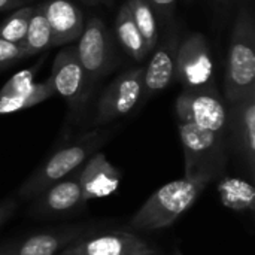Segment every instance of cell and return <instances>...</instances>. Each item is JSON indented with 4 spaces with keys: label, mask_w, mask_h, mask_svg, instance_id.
I'll use <instances>...</instances> for the list:
<instances>
[{
    "label": "cell",
    "mask_w": 255,
    "mask_h": 255,
    "mask_svg": "<svg viewBox=\"0 0 255 255\" xmlns=\"http://www.w3.org/2000/svg\"><path fill=\"white\" fill-rule=\"evenodd\" d=\"M206 179L181 178L170 181L152 193L130 220V226L140 232H157L175 224L199 200L209 185Z\"/></svg>",
    "instance_id": "obj_1"
},
{
    "label": "cell",
    "mask_w": 255,
    "mask_h": 255,
    "mask_svg": "<svg viewBox=\"0 0 255 255\" xmlns=\"http://www.w3.org/2000/svg\"><path fill=\"white\" fill-rule=\"evenodd\" d=\"M255 93V27L251 6L239 9L227 52L224 99L229 105Z\"/></svg>",
    "instance_id": "obj_2"
},
{
    "label": "cell",
    "mask_w": 255,
    "mask_h": 255,
    "mask_svg": "<svg viewBox=\"0 0 255 255\" xmlns=\"http://www.w3.org/2000/svg\"><path fill=\"white\" fill-rule=\"evenodd\" d=\"M111 134V130L96 128L79 136L72 143L60 148L51 157H48L31 173L30 178L24 181L18 196L24 200L34 199L48 187L67 178L78 170L94 152H97V149L109 140Z\"/></svg>",
    "instance_id": "obj_3"
},
{
    "label": "cell",
    "mask_w": 255,
    "mask_h": 255,
    "mask_svg": "<svg viewBox=\"0 0 255 255\" xmlns=\"http://www.w3.org/2000/svg\"><path fill=\"white\" fill-rule=\"evenodd\" d=\"M178 133L184 152V178L215 181L227 164V133H214L182 120H178Z\"/></svg>",
    "instance_id": "obj_4"
},
{
    "label": "cell",
    "mask_w": 255,
    "mask_h": 255,
    "mask_svg": "<svg viewBox=\"0 0 255 255\" xmlns=\"http://www.w3.org/2000/svg\"><path fill=\"white\" fill-rule=\"evenodd\" d=\"M176 120L188 121L214 133H227L229 109L212 84L184 88L175 103Z\"/></svg>",
    "instance_id": "obj_5"
},
{
    "label": "cell",
    "mask_w": 255,
    "mask_h": 255,
    "mask_svg": "<svg viewBox=\"0 0 255 255\" xmlns=\"http://www.w3.org/2000/svg\"><path fill=\"white\" fill-rule=\"evenodd\" d=\"M75 48L91 85L99 78L108 75L118 63L112 34L97 16H91L85 21Z\"/></svg>",
    "instance_id": "obj_6"
},
{
    "label": "cell",
    "mask_w": 255,
    "mask_h": 255,
    "mask_svg": "<svg viewBox=\"0 0 255 255\" xmlns=\"http://www.w3.org/2000/svg\"><path fill=\"white\" fill-rule=\"evenodd\" d=\"M143 94V67L130 69L120 73L102 93L94 124L105 126L130 114L142 100Z\"/></svg>",
    "instance_id": "obj_7"
},
{
    "label": "cell",
    "mask_w": 255,
    "mask_h": 255,
    "mask_svg": "<svg viewBox=\"0 0 255 255\" xmlns=\"http://www.w3.org/2000/svg\"><path fill=\"white\" fill-rule=\"evenodd\" d=\"M214 61L208 39L202 33L188 34L176 48L175 78L185 88L212 84Z\"/></svg>",
    "instance_id": "obj_8"
},
{
    "label": "cell",
    "mask_w": 255,
    "mask_h": 255,
    "mask_svg": "<svg viewBox=\"0 0 255 255\" xmlns=\"http://www.w3.org/2000/svg\"><path fill=\"white\" fill-rule=\"evenodd\" d=\"M49 78L55 94L63 97L73 112H78L87 102L93 85L78 58L75 46H66L57 54Z\"/></svg>",
    "instance_id": "obj_9"
},
{
    "label": "cell",
    "mask_w": 255,
    "mask_h": 255,
    "mask_svg": "<svg viewBox=\"0 0 255 255\" xmlns=\"http://www.w3.org/2000/svg\"><path fill=\"white\" fill-rule=\"evenodd\" d=\"M229 145L255 179V93L229 105Z\"/></svg>",
    "instance_id": "obj_10"
},
{
    "label": "cell",
    "mask_w": 255,
    "mask_h": 255,
    "mask_svg": "<svg viewBox=\"0 0 255 255\" xmlns=\"http://www.w3.org/2000/svg\"><path fill=\"white\" fill-rule=\"evenodd\" d=\"M157 248L128 232H111L78 239L58 255H154Z\"/></svg>",
    "instance_id": "obj_11"
},
{
    "label": "cell",
    "mask_w": 255,
    "mask_h": 255,
    "mask_svg": "<svg viewBox=\"0 0 255 255\" xmlns=\"http://www.w3.org/2000/svg\"><path fill=\"white\" fill-rule=\"evenodd\" d=\"M81 167L75 170L72 175H69L67 178L43 190L37 197H34V203L31 205L30 214L42 218L60 217L82 208L84 202H82V193L79 185Z\"/></svg>",
    "instance_id": "obj_12"
},
{
    "label": "cell",
    "mask_w": 255,
    "mask_h": 255,
    "mask_svg": "<svg viewBox=\"0 0 255 255\" xmlns=\"http://www.w3.org/2000/svg\"><path fill=\"white\" fill-rule=\"evenodd\" d=\"M121 182V172L108 160V157L97 151L94 152L79 170V185L82 202L103 199L117 191Z\"/></svg>",
    "instance_id": "obj_13"
},
{
    "label": "cell",
    "mask_w": 255,
    "mask_h": 255,
    "mask_svg": "<svg viewBox=\"0 0 255 255\" xmlns=\"http://www.w3.org/2000/svg\"><path fill=\"white\" fill-rule=\"evenodd\" d=\"M84 227H67L46 233H37L21 241L0 244V255H58L72 242L78 241Z\"/></svg>",
    "instance_id": "obj_14"
},
{
    "label": "cell",
    "mask_w": 255,
    "mask_h": 255,
    "mask_svg": "<svg viewBox=\"0 0 255 255\" xmlns=\"http://www.w3.org/2000/svg\"><path fill=\"white\" fill-rule=\"evenodd\" d=\"M52 33V46H64L78 40L84 30L82 10L69 0H48L42 3Z\"/></svg>",
    "instance_id": "obj_15"
},
{
    "label": "cell",
    "mask_w": 255,
    "mask_h": 255,
    "mask_svg": "<svg viewBox=\"0 0 255 255\" xmlns=\"http://www.w3.org/2000/svg\"><path fill=\"white\" fill-rule=\"evenodd\" d=\"M176 42L169 40L158 46L152 54L146 67H143V94L142 100H148L170 85L175 78Z\"/></svg>",
    "instance_id": "obj_16"
},
{
    "label": "cell",
    "mask_w": 255,
    "mask_h": 255,
    "mask_svg": "<svg viewBox=\"0 0 255 255\" xmlns=\"http://www.w3.org/2000/svg\"><path fill=\"white\" fill-rule=\"evenodd\" d=\"M218 194L221 203L239 214H254L255 211V188L253 182L236 178L224 176L218 181Z\"/></svg>",
    "instance_id": "obj_17"
},
{
    "label": "cell",
    "mask_w": 255,
    "mask_h": 255,
    "mask_svg": "<svg viewBox=\"0 0 255 255\" xmlns=\"http://www.w3.org/2000/svg\"><path fill=\"white\" fill-rule=\"evenodd\" d=\"M115 36L121 45V48L134 60L142 61L148 52H151L139 31V28L136 27L133 16L128 10L127 3H124L115 18Z\"/></svg>",
    "instance_id": "obj_18"
},
{
    "label": "cell",
    "mask_w": 255,
    "mask_h": 255,
    "mask_svg": "<svg viewBox=\"0 0 255 255\" xmlns=\"http://www.w3.org/2000/svg\"><path fill=\"white\" fill-rule=\"evenodd\" d=\"M55 94L51 78L42 81V82H34L30 88L7 94V96H0V115H9L15 114L28 108H33L49 97Z\"/></svg>",
    "instance_id": "obj_19"
},
{
    "label": "cell",
    "mask_w": 255,
    "mask_h": 255,
    "mask_svg": "<svg viewBox=\"0 0 255 255\" xmlns=\"http://www.w3.org/2000/svg\"><path fill=\"white\" fill-rule=\"evenodd\" d=\"M18 46L28 55H36L52 46V33L49 24L46 21L42 3L36 4L31 19L28 22V28L25 31L24 39L18 43Z\"/></svg>",
    "instance_id": "obj_20"
},
{
    "label": "cell",
    "mask_w": 255,
    "mask_h": 255,
    "mask_svg": "<svg viewBox=\"0 0 255 255\" xmlns=\"http://www.w3.org/2000/svg\"><path fill=\"white\" fill-rule=\"evenodd\" d=\"M126 3L148 49L152 51L158 42V24L155 10L148 3V0H127Z\"/></svg>",
    "instance_id": "obj_21"
},
{
    "label": "cell",
    "mask_w": 255,
    "mask_h": 255,
    "mask_svg": "<svg viewBox=\"0 0 255 255\" xmlns=\"http://www.w3.org/2000/svg\"><path fill=\"white\" fill-rule=\"evenodd\" d=\"M34 7L36 6H21L6 16L0 24V39L18 45L25 36Z\"/></svg>",
    "instance_id": "obj_22"
},
{
    "label": "cell",
    "mask_w": 255,
    "mask_h": 255,
    "mask_svg": "<svg viewBox=\"0 0 255 255\" xmlns=\"http://www.w3.org/2000/svg\"><path fill=\"white\" fill-rule=\"evenodd\" d=\"M43 60H45V55H42L40 60H37L28 69H22L21 72H18L12 78H9L4 82V85L0 88V96H7V94H13V93H18V91L30 88L34 84L36 75H37L39 69L42 67Z\"/></svg>",
    "instance_id": "obj_23"
},
{
    "label": "cell",
    "mask_w": 255,
    "mask_h": 255,
    "mask_svg": "<svg viewBox=\"0 0 255 255\" xmlns=\"http://www.w3.org/2000/svg\"><path fill=\"white\" fill-rule=\"evenodd\" d=\"M28 58V55L16 45L0 39V72Z\"/></svg>",
    "instance_id": "obj_24"
},
{
    "label": "cell",
    "mask_w": 255,
    "mask_h": 255,
    "mask_svg": "<svg viewBox=\"0 0 255 255\" xmlns=\"http://www.w3.org/2000/svg\"><path fill=\"white\" fill-rule=\"evenodd\" d=\"M15 211H16L15 199H6V200L0 202V229L12 218Z\"/></svg>",
    "instance_id": "obj_25"
},
{
    "label": "cell",
    "mask_w": 255,
    "mask_h": 255,
    "mask_svg": "<svg viewBox=\"0 0 255 255\" xmlns=\"http://www.w3.org/2000/svg\"><path fill=\"white\" fill-rule=\"evenodd\" d=\"M148 3L152 6V9H158V12L166 16H172L176 7V0H148Z\"/></svg>",
    "instance_id": "obj_26"
},
{
    "label": "cell",
    "mask_w": 255,
    "mask_h": 255,
    "mask_svg": "<svg viewBox=\"0 0 255 255\" xmlns=\"http://www.w3.org/2000/svg\"><path fill=\"white\" fill-rule=\"evenodd\" d=\"M28 0H0V12L1 10H10V9H18Z\"/></svg>",
    "instance_id": "obj_27"
},
{
    "label": "cell",
    "mask_w": 255,
    "mask_h": 255,
    "mask_svg": "<svg viewBox=\"0 0 255 255\" xmlns=\"http://www.w3.org/2000/svg\"><path fill=\"white\" fill-rule=\"evenodd\" d=\"M220 6H230L235 0H217Z\"/></svg>",
    "instance_id": "obj_28"
},
{
    "label": "cell",
    "mask_w": 255,
    "mask_h": 255,
    "mask_svg": "<svg viewBox=\"0 0 255 255\" xmlns=\"http://www.w3.org/2000/svg\"><path fill=\"white\" fill-rule=\"evenodd\" d=\"M90 4H99V3H109L111 0H85Z\"/></svg>",
    "instance_id": "obj_29"
},
{
    "label": "cell",
    "mask_w": 255,
    "mask_h": 255,
    "mask_svg": "<svg viewBox=\"0 0 255 255\" xmlns=\"http://www.w3.org/2000/svg\"><path fill=\"white\" fill-rule=\"evenodd\" d=\"M173 255H184V254H182V253H181V251L176 248V250H175V253H173Z\"/></svg>",
    "instance_id": "obj_30"
},
{
    "label": "cell",
    "mask_w": 255,
    "mask_h": 255,
    "mask_svg": "<svg viewBox=\"0 0 255 255\" xmlns=\"http://www.w3.org/2000/svg\"><path fill=\"white\" fill-rule=\"evenodd\" d=\"M154 255H160V254H158V253H157V254H154Z\"/></svg>",
    "instance_id": "obj_31"
}]
</instances>
